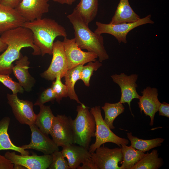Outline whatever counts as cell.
<instances>
[{
  "instance_id": "1",
  "label": "cell",
  "mask_w": 169,
  "mask_h": 169,
  "mask_svg": "<svg viewBox=\"0 0 169 169\" xmlns=\"http://www.w3.org/2000/svg\"><path fill=\"white\" fill-rule=\"evenodd\" d=\"M0 38L7 45L0 55V74H10L13 72V63L20 58L23 48H32L33 55L41 54L40 49L33 44L31 31L27 28L21 26L8 30L1 34Z\"/></svg>"
},
{
  "instance_id": "2",
  "label": "cell",
  "mask_w": 169,
  "mask_h": 169,
  "mask_svg": "<svg viewBox=\"0 0 169 169\" xmlns=\"http://www.w3.org/2000/svg\"><path fill=\"white\" fill-rule=\"evenodd\" d=\"M22 27L29 29L33 34L34 44L40 49L41 55H52L54 40L58 37H67L65 28L54 20L40 18L26 21Z\"/></svg>"
},
{
  "instance_id": "3",
  "label": "cell",
  "mask_w": 169,
  "mask_h": 169,
  "mask_svg": "<svg viewBox=\"0 0 169 169\" xmlns=\"http://www.w3.org/2000/svg\"><path fill=\"white\" fill-rule=\"evenodd\" d=\"M67 18L73 25L74 38L78 46L96 54L100 62L108 59L109 56L104 46L103 36L92 32L74 8Z\"/></svg>"
},
{
  "instance_id": "4",
  "label": "cell",
  "mask_w": 169,
  "mask_h": 169,
  "mask_svg": "<svg viewBox=\"0 0 169 169\" xmlns=\"http://www.w3.org/2000/svg\"><path fill=\"white\" fill-rule=\"evenodd\" d=\"M77 115L72 121L73 144L88 150L92 137L95 136V122L89 108L82 103L77 107Z\"/></svg>"
},
{
  "instance_id": "5",
  "label": "cell",
  "mask_w": 169,
  "mask_h": 169,
  "mask_svg": "<svg viewBox=\"0 0 169 169\" xmlns=\"http://www.w3.org/2000/svg\"><path fill=\"white\" fill-rule=\"evenodd\" d=\"M90 111L93 115L95 122V141L94 143L90 145L88 149L91 153L94 152L96 149L106 143H113L120 147L122 144L127 145L129 143L127 139L118 136L111 131L104 121L100 106L91 108Z\"/></svg>"
},
{
  "instance_id": "6",
  "label": "cell",
  "mask_w": 169,
  "mask_h": 169,
  "mask_svg": "<svg viewBox=\"0 0 169 169\" xmlns=\"http://www.w3.org/2000/svg\"><path fill=\"white\" fill-rule=\"evenodd\" d=\"M151 18V15L149 14L134 22L116 24H105L97 21L95 23L97 28L94 32L100 35L103 33L111 35L115 38L119 43L126 44L127 42V35L131 31L142 25L154 23Z\"/></svg>"
},
{
  "instance_id": "7",
  "label": "cell",
  "mask_w": 169,
  "mask_h": 169,
  "mask_svg": "<svg viewBox=\"0 0 169 169\" xmlns=\"http://www.w3.org/2000/svg\"><path fill=\"white\" fill-rule=\"evenodd\" d=\"M73 119L65 115L55 116L49 134L57 145L62 147L73 144Z\"/></svg>"
},
{
  "instance_id": "8",
  "label": "cell",
  "mask_w": 169,
  "mask_h": 169,
  "mask_svg": "<svg viewBox=\"0 0 169 169\" xmlns=\"http://www.w3.org/2000/svg\"><path fill=\"white\" fill-rule=\"evenodd\" d=\"M52 60L48 68L41 74L42 77L49 80H54L60 74L64 77L68 69V64L62 41L57 40L53 47Z\"/></svg>"
},
{
  "instance_id": "9",
  "label": "cell",
  "mask_w": 169,
  "mask_h": 169,
  "mask_svg": "<svg viewBox=\"0 0 169 169\" xmlns=\"http://www.w3.org/2000/svg\"><path fill=\"white\" fill-rule=\"evenodd\" d=\"M91 157L97 169H121L118 166L123 159L121 147L110 149L103 144L91 153Z\"/></svg>"
},
{
  "instance_id": "10",
  "label": "cell",
  "mask_w": 169,
  "mask_h": 169,
  "mask_svg": "<svg viewBox=\"0 0 169 169\" xmlns=\"http://www.w3.org/2000/svg\"><path fill=\"white\" fill-rule=\"evenodd\" d=\"M62 42L68 69L79 64L95 61L98 57L94 53L82 50L75 43L74 38L64 37Z\"/></svg>"
},
{
  "instance_id": "11",
  "label": "cell",
  "mask_w": 169,
  "mask_h": 169,
  "mask_svg": "<svg viewBox=\"0 0 169 169\" xmlns=\"http://www.w3.org/2000/svg\"><path fill=\"white\" fill-rule=\"evenodd\" d=\"M7 98L16 119L20 123L28 125L34 124L36 115L32 102L20 100L17 94H8Z\"/></svg>"
},
{
  "instance_id": "12",
  "label": "cell",
  "mask_w": 169,
  "mask_h": 169,
  "mask_svg": "<svg viewBox=\"0 0 169 169\" xmlns=\"http://www.w3.org/2000/svg\"><path fill=\"white\" fill-rule=\"evenodd\" d=\"M114 82L118 84L121 89V96L119 102L122 104L127 103L132 115L131 104L133 99H139L141 96L137 93L136 88L138 87L136 82L138 75L136 74L128 76L124 73L114 74L111 76Z\"/></svg>"
},
{
  "instance_id": "13",
  "label": "cell",
  "mask_w": 169,
  "mask_h": 169,
  "mask_svg": "<svg viewBox=\"0 0 169 169\" xmlns=\"http://www.w3.org/2000/svg\"><path fill=\"white\" fill-rule=\"evenodd\" d=\"M31 132V141L28 144L21 147L24 149H33L43 153L44 155H51L59 151L58 146L48 135L43 133L34 124L29 125Z\"/></svg>"
},
{
  "instance_id": "14",
  "label": "cell",
  "mask_w": 169,
  "mask_h": 169,
  "mask_svg": "<svg viewBox=\"0 0 169 169\" xmlns=\"http://www.w3.org/2000/svg\"><path fill=\"white\" fill-rule=\"evenodd\" d=\"M4 156L13 164H19L27 169H46L49 168L52 161L51 155H18L14 152L7 151Z\"/></svg>"
},
{
  "instance_id": "15",
  "label": "cell",
  "mask_w": 169,
  "mask_h": 169,
  "mask_svg": "<svg viewBox=\"0 0 169 169\" xmlns=\"http://www.w3.org/2000/svg\"><path fill=\"white\" fill-rule=\"evenodd\" d=\"M49 0H22L15 9L26 21H31L48 12Z\"/></svg>"
},
{
  "instance_id": "16",
  "label": "cell",
  "mask_w": 169,
  "mask_h": 169,
  "mask_svg": "<svg viewBox=\"0 0 169 169\" xmlns=\"http://www.w3.org/2000/svg\"><path fill=\"white\" fill-rule=\"evenodd\" d=\"M142 95L137 103L141 113L143 111L150 117V125H153L155 114L158 111L161 103L158 100V90L155 88L147 87L141 92Z\"/></svg>"
},
{
  "instance_id": "17",
  "label": "cell",
  "mask_w": 169,
  "mask_h": 169,
  "mask_svg": "<svg viewBox=\"0 0 169 169\" xmlns=\"http://www.w3.org/2000/svg\"><path fill=\"white\" fill-rule=\"evenodd\" d=\"M25 22L15 9L0 3V35L8 30L22 26Z\"/></svg>"
},
{
  "instance_id": "18",
  "label": "cell",
  "mask_w": 169,
  "mask_h": 169,
  "mask_svg": "<svg viewBox=\"0 0 169 169\" xmlns=\"http://www.w3.org/2000/svg\"><path fill=\"white\" fill-rule=\"evenodd\" d=\"M27 56L22 54L20 58L16 61L15 65L13 68V72L24 90L29 92L32 90L35 83L34 79L28 71L30 62Z\"/></svg>"
},
{
  "instance_id": "19",
  "label": "cell",
  "mask_w": 169,
  "mask_h": 169,
  "mask_svg": "<svg viewBox=\"0 0 169 169\" xmlns=\"http://www.w3.org/2000/svg\"><path fill=\"white\" fill-rule=\"evenodd\" d=\"M63 156L67 159L70 169H76L91 157V153L88 150L79 145L73 144L62 147Z\"/></svg>"
},
{
  "instance_id": "20",
  "label": "cell",
  "mask_w": 169,
  "mask_h": 169,
  "mask_svg": "<svg viewBox=\"0 0 169 169\" xmlns=\"http://www.w3.org/2000/svg\"><path fill=\"white\" fill-rule=\"evenodd\" d=\"M140 18V16L131 8L128 0H120L110 23L116 24L133 23Z\"/></svg>"
},
{
  "instance_id": "21",
  "label": "cell",
  "mask_w": 169,
  "mask_h": 169,
  "mask_svg": "<svg viewBox=\"0 0 169 169\" xmlns=\"http://www.w3.org/2000/svg\"><path fill=\"white\" fill-rule=\"evenodd\" d=\"M10 120V118L7 116L0 120V151L12 150L20 153L21 155H29L28 151L15 145L11 140L8 132Z\"/></svg>"
},
{
  "instance_id": "22",
  "label": "cell",
  "mask_w": 169,
  "mask_h": 169,
  "mask_svg": "<svg viewBox=\"0 0 169 169\" xmlns=\"http://www.w3.org/2000/svg\"><path fill=\"white\" fill-rule=\"evenodd\" d=\"M39 106L40 111L36 115L34 124L43 133L48 135L49 134L55 116L53 114L50 106L42 105Z\"/></svg>"
},
{
  "instance_id": "23",
  "label": "cell",
  "mask_w": 169,
  "mask_h": 169,
  "mask_svg": "<svg viewBox=\"0 0 169 169\" xmlns=\"http://www.w3.org/2000/svg\"><path fill=\"white\" fill-rule=\"evenodd\" d=\"M98 7V0H80L74 9L88 25L96 17Z\"/></svg>"
},
{
  "instance_id": "24",
  "label": "cell",
  "mask_w": 169,
  "mask_h": 169,
  "mask_svg": "<svg viewBox=\"0 0 169 169\" xmlns=\"http://www.w3.org/2000/svg\"><path fill=\"white\" fill-rule=\"evenodd\" d=\"M123 159L121 169H131L143 157L145 153L131 146L123 144L121 145Z\"/></svg>"
},
{
  "instance_id": "25",
  "label": "cell",
  "mask_w": 169,
  "mask_h": 169,
  "mask_svg": "<svg viewBox=\"0 0 169 169\" xmlns=\"http://www.w3.org/2000/svg\"><path fill=\"white\" fill-rule=\"evenodd\" d=\"M84 65L79 64L68 69L64 77L65 84L67 88L68 96L80 104L82 103L80 102L75 93L74 85L76 81L80 79V73Z\"/></svg>"
},
{
  "instance_id": "26",
  "label": "cell",
  "mask_w": 169,
  "mask_h": 169,
  "mask_svg": "<svg viewBox=\"0 0 169 169\" xmlns=\"http://www.w3.org/2000/svg\"><path fill=\"white\" fill-rule=\"evenodd\" d=\"M158 151L153 150L145 154L142 158L131 169H158L163 164L162 158L158 157Z\"/></svg>"
},
{
  "instance_id": "27",
  "label": "cell",
  "mask_w": 169,
  "mask_h": 169,
  "mask_svg": "<svg viewBox=\"0 0 169 169\" xmlns=\"http://www.w3.org/2000/svg\"><path fill=\"white\" fill-rule=\"evenodd\" d=\"M127 137L131 142V146L144 153L154 148L161 146L164 139L157 138L150 140H144L134 136L131 132L127 133Z\"/></svg>"
},
{
  "instance_id": "28",
  "label": "cell",
  "mask_w": 169,
  "mask_h": 169,
  "mask_svg": "<svg viewBox=\"0 0 169 169\" xmlns=\"http://www.w3.org/2000/svg\"><path fill=\"white\" fill-rule=\"evenodd\" d=\"M105 113L104 121L111 129L115 128L113 123L116 118L123 113L125 110V107L119 101L115 103H105L102 107Z\"/></svg>"
},
{
  "instance_id": "29",
  "label": "cell",
  "mask_w": 169,
  "mask_h": 169,
  "mask_svg": "<svg viewBox=\"0 0 169 169\" xmlns=\"http://www.w3.org/2000/svg\"><path fill=\"white\" fill-rule=\"evenodd\" d=\"M102 65L100 62L96 61L90 62L87 65L83 66L80 73V77L85 86H90V79L94 71L97 70Z\"/></svg>"
},
{
  "instance_id": "30",
  "label": "cell",
  "mask_w": 169,
  "mask_h": 169,
  "mask_svg": "<svg viewBox=\"0 0 169 169\" xmlns=\"http://www.w3.org/2000/svg\"><path fill=\"white\" fill-rule=\"evenodd\" d=\"M61 78L60 75H58L55 81L53 82L51 86L56 95V101L59 103H60L63 98L68 96L67 87L65 84L62 83Z\"/></svg>"
},
{
  "instance_id": "31",
  "label": "cell",
  "mask_w": 169,
  "mask_h": 169,
  "mask_svg": "<svg viewBox=\"0 0 169 169\" xmlns=\"http://www.w3.org/2000/svg\"><path fill=\"white\" fill-rule=\"evenodd\" d=\"M52 161L49 169H70L67 160L64 159L61 151H57L51 154Z\"/></svg>"
},
{
  "instance_id": "32",
  "label": "cell",
  "mask_w": 169,
  "mask_h": 169,
  "mask_svg": "<svg viewBox=\"0 0 169 169\" xmlns=\"http://www.w3.org/2000/svg\"><path fill=\"white\" fill-rule=\"evenodd\" d=\"M0 82L12 91L13 94H17L18 93H23L24 91L23 87L18 82L13 80L10 74H0Z\"/></svg>"
},
{
  "instance_id": "33",
  "label": "cell",
  "mask_w": 169,
  "mask_h": 169,
  "mask_svg": "<svg viewBox=\"0 0 169 169\" xmlns=\"http://www.w3.org/2000/svg\"><path fill=\"white\" fill-rule=\"evenodd\" d=\"M56 99V95L51 87L44 90L34 103L35 105H44L49 101L53 102Z\"/></svg>"
},
{
  "instance_id": "34",
  "label": "cell",
  "mask_w": 169,
  "mask_h": 169,
  "mask_svg": "<svg viewBox=\"0 0 169 169\" xmlns=\"http://www.w3.org/2000/svg\"><path fill=\"white\" fill-rule=\"evenodd\" d=\"M14 164L0 154V169H13Z\"/></svg>"
},
{
  "instance_id": "35",
  "label": "cell",
  "mask_w": 169,
  "mask_h": 169,
  "mask_svg": "<svg viewBox=\"0 0 169 169\" xmlns=\"http://www.w3.org/2000/svg\"><path fill=\"white\" fill-rule=\"evenodd\" d=\"M159 115L169 117V104L164 102L161 103L159 107L158 111Z\"/></svg>"
},
{
  "instance_id": "36",
  "label": "cell",
  "mask_w": 169,
  "mask_h": 169,
  "mask_svg": "<svg viewBox=\"0 0 169 169\" xmlns=\"http://www.w3.org/2000/svg\"><path fill=\"white\" fill-rule=\"evenodd\" d=\"M22 0H1L0 3L7 7L15 9Z\"/></svg>"
},
{
  "instance_id": "37",
  "label": "cell",
  "mask_w": 169,
  "mask_h": 169,
  "mask_svg": "<svg viewBox=\"0 0 169 169\" xmlns=\"http://www.w3.org/2000/svg\"><path fill=\"white\" fill-rule=\"evenodd\" d=\"M82 166H79L78 169H97L91 157L87 160Z\"/></svg>"
},
{
  "instance_id": "38",
  "label": "cell",
  "mask_w": 169,
  "mask_h": 169,
  "mask_svg": "<svg viewBox=\"0 0 169 169\" xmlns=\"http://www.w3.org/2000/svg\"><path fill=\"white\" fill-rule=\"evenodd\" d=\"M53 1L60 4L72 5L76 0H52Z\"/></svg>"
},
{
  "instance_id": "39",
  "label": "cell",
  "mask_w": 169,
  "mask_h": 169,
  "mask_svg": "<svg viewBox=\"0 0 169 169\" xmlns=\"http://www.w3.org/2000/svg\"><path fill=\"white\" fill-rule=\"evenodd\" d=\"M7 47V45L0 38V52L4 51Z\"/></svg>"
},
{
  "instance_id": "40",
  "label": "cell",
  "mask_w": 169,
  "mask_h": 169,
  "mask_svg": "<svg viewBox=\"0 0 169 169\" xmlns=\"http://www.w3.org/2000/svg\"><path fill=\"white\" fill-rule=\"evenodd\" d=\"M25 167L19 164H14L13 169H25Z\"/></svg>"
},
{
  "instance_id": "41",
  "label": "cell",
  "mask_w": 169,
  "mask_h": 169,
  "mask_svg": "<svg viewBox=\"0 0 169 169\" xmlns=\"http://www.w3.org/2000/svg\"><path fill=\"white\" fill-rule=\"evenodd\" d=\"M1 0H0V3Z\"/></svg>"
}]
</instances>
